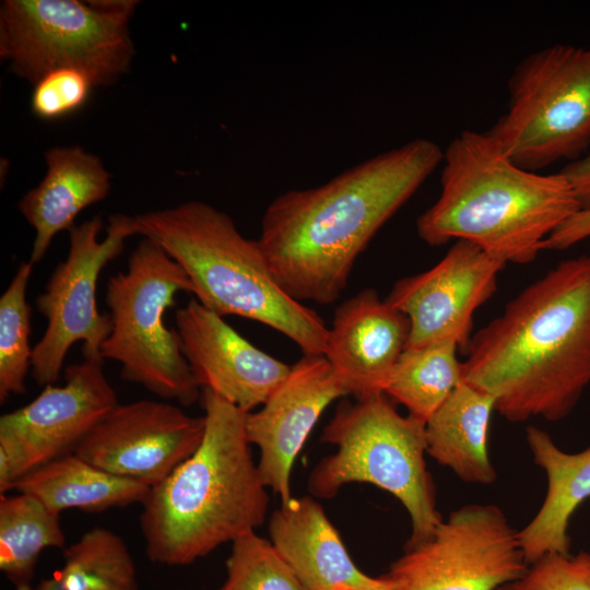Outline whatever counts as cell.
Masks as SVG:
<instances>
[{"label":"cell","instance_id":"cell-1","mask_svg":"<svg viewBox=\"0 0 590 590\" xmlns=\"http://www.w3.org/2000/svg\"><path fill=\"white\" fill-rule=\"evenodd\" d=\"M425 138L379 153L267 206L258 241L280 286L298 302L334 303L378 231L442 163Z\"/></svg>","mask_w":590,"mask_h":590},{"label":"cell","instance_id":"cell-2","mask_svg":"<svg viewBox=\"0 0 590 590\" xmlns=\"http://www.w3.org/2000/svg\"><path fill=\"white\" fill-rule=\"evenodd\" d=\"M463 381L507 421H559L590 384V255L559 262L477 331Z\"/></svg>","mask_w":590,"mask_h":590},{"label":"cell","instance_id":"cell-3","mask_svg":"<svg viewBox=\"0 0 590 590\" xmlns=\"http://www.w3.org/2000/svg\"><path fill=\"white\" fill-rule=\"evenodd\" d=\"M442 163L440 194L416 220L430 246L467 240L504 263L526 264L581 211L564 175L521 168L486 131L460 132Z\"/></svg>","mask_w":590,"mask_h":590},{"label":"cell","instance_id":"cell-4","mask_svg":"<svg viewBox=\"0 0 590 590\" xmlns=\"http://www.w3.org/2000/svg\"><path fill=\"white\" fill-rule=\"evenodd\" d=\"M204 434L196 451L141 503L153 563L185 566L255 532L267 517V486L246 436L247 412L202 389Z\"/></svg>","mask_w":590,"mask_h":590},{"label":"cell","instance_id":"cell-5","mask_svg":"<svg viewBox=\"0 0 590 590\" xmlns=\"http://www.w3.org/2000/svg\"><path fill=\"white\" fill-rule=\"evenodd\" d=\"M138 232L186 272L197 300L224 317L261 322L291 339L304 354L323 355L329 328L275 280L258 241L245 237L223 211L202 201L134 216Z\"/></svg>","mask_w":590,"mask_h":590},{"label":"cell","instance_id":"cell-6","mask_svg":"<svg viewBox=\"0 0 590 590\" xmlns=\"http://www.w3.org/2000/svg\"><path fill=\"white\" fill-rule=\"evenodd\" d=\"M321 441L337 450L311 470L308 491L329 499L349 483L373 484L394 496L411 519L410 547L428 540L442 521L426 467L425 422L401 415L386 394L343 402Z\"/></svg>","mask_w":590,"mask_h":590},{"label":"cell","instance_id":"cell-7","mask_svg":"<svg viewBox=\"0 0 590 590\" xmlns=\"http://www.w3.org/2000/svg\"><path fill=\"white\" fill-rule=\"evenodd\" d=\"M178 292L192 293L182 268L156 243L142 239L126 271L106 285L111 331L99 354L121 365V378L141 385L156 397L191 405L199 398L192 370L176 329L164 322Z\"/></svg>","mask_w":590,"mask_h":590},{"label":"cell","instance_id":"cell-8","mask_svg":"<svg viewBox=\"0 0 590 590\" xmlns=\"http://www.w3.org/2000/svg\"><path fill=\"white\" fill-rule=\"evenodd\" d=\"M131 0H4L0 5V58L33 85L49 71L75 68L95 86L126 74L134 56Z\"/></svg>","mask_w":590,"mask_h":590},{"label":"cell","instance_id":"cell-9","mask_svg":"<svg viewBox=\"0 0 590 590\" xmlns=\"http://www.w3.org/2000/svg\"><path fill=\"white\" fill-rule=\"evenodd\" d=\"M506 113L486 132L523 169L573 162L590 148V46L526 56L508 81Z\"/></svg>","mask_w":590,"mask_h":590},{"label":"cell","instance_id":"cell-10","mask_svg":"<svg viewBox=\"0 0 590 590\" xmlns=\"http://www.w3.org/2000/svg\"><path fill=\"white\" fill-rule=\"evenodd\" d=\"M102 219L96 215L69 231L70 247L64 261L51 273L36 307L46 318L42 339L33 346L32 373L37 385H54L70 347L83 342V355H101L111 331L109 314L96 306V285L102 270L121 253L125 241L139 234L134 216H109L106 235L99 239Z\"/></svg>","mask_w":590,"mask_h":590},{"label":"cell","instance_id":"cell-11","mask_svg":"<svg viewBox=\"0 0 590 590\" xmlns=\"http://www.w3.org/2000/svg\"><path fill=\"white\" fill-rule=\"evenodd\" d=\"M528 568L504 511L469 504L442 519L428 540L404 547L387 575L401 590H498Z\"/></svg>","mask_w":590,"mask_h":590},{"label":"cell","instance_id":"cell-12","mask_svg":"<svg viewBox=\"0 0 590 590\" xmlns=\"http://www.w3.org/2000/svg\"><path fill=\"white\" fill-rule=\"evenodd\" d=\"M506 263L457 240L433 268L400 279L386 298L410 320L406 347L453 342L467 352L477 308L497 290Z\"/></svg>","mask_w":590,"mask_h":590},{"label":"cell","instance_id":"cell-13","mask_svg":"<svg viewBox=\"0 0 590 590\" xmlns=\"http://www.w3.org/2000/svg\"><path fill=\"white\" fill-rule=\"evenodd\" d=\"M204 417L168 401L118 404L74 449L88 463L117 476L155 486L199 447Z\"/></svg>","mask_w":590,"mask_h":590},{"label":"cell","instance_id":"cell-14","mask_svg":"<svg viewBox=\"0 0 590 590\" xmlns=\"http://www.w3.org/2000/svg\"><path fill=\"white\" fill-rule=\"evenodd\" d=\"M64 380L45 386L28 404L0 417V442L21 452L28 473L72 453L119 404L101 355H83L69 365Z\"/></svg>","mask_w":590,"mask_h":590},{"label":"cell","instance_id":"cell-15","mask_svg":"<svg viewBox=\"0 0 590 590\" xmlns=\"http://www.w3.org/2000/svg\"><path fill=\"white\" fill-rule=\"evenodd\" d=\"M347 394L323 355L304 354L260 410L247 413L246 436L250 445L259 448L260 476L281 504L293 497V464L321 413Z\"/></svg>","mask_w":590,"mask_h":590},{"label":"cell","instance_id":"cell-16","mask_svg":"<svg viewBox=\"0 0 590 590\" xmlns=\"http://www.w3.org/2000/svg\"><path fill=\"white\" fill-rule=\"evenodd\" d=\"M175 321L182 353L200 388L247 413L262 405L291 370L197 299L177 309Z\"/></svg>","mask_w":590,"mask_h":590},{"label":"cell","instance_id":"cell-17","mask_svg":"<svg viewBox=\"0 0 590 590\" xmlns=\"http://www.w3.org/2000/svg\"><path fill=\"white\" fill-rule=\"evenodd\" d=\"M411 332L409 318L366 288L335 309L323 356L357 400L385 394Z\"/></svg>","mask_w":590,"mask_h":590},{"label":"cell","instance_id":"cell-18","mask_svg":"<svg viewBox=\"0 0 590 590\" xmlns=\"http://www.w3.org/2000/svg\"><path fill=\"white\" fill-rule=\"evenodd\" d=\"M270 541L304 590H375L371 577L352 560L323 508L311 496L292 497L269 519Z\"/></svg>","mask_w":590,"mask_h":590},{"label":"cell","instance_id":"cell-19","mask_svg":"<svg viewBox=\"0 0 590 590\" xmlns=\"http://www.w3.org/2000/svg\"><path fill=\"white\" fill-rule=\"evenodd\" d=\"M45 160L46 175L17 204L35 231L30 257L33 264L43 260L54 237L75 226L76 216L104 200L111 186V175L102 160L82 146H54Z\"/></svg>","mask_w":590,"mask_h":590},{"label":"cell","instance_id":"cell-20","mask_svg":"<svg viewBox=\"0 0 590 590\" xmlns=\"http://www.w3.org/2000/svg\"><path fill=\"white\" fill-rule=\"evenodd\" d=\"M527 444L547 481L540 509L518 531L526 560L531 565L546 554H570V518L590 498V446L578 452H566L536 426L527 428Z\"/></svg>","mask_w":590,"mask_h":590},{"label":"cell","instance_id":"cell-21","mask_svg":"<svg viewBox=\"0 0 590 590\" xmlns=\"http://www.w3.org/2000/svg\"><path fill=\"white\" fill-rule=\"evenodd\" d=\"M494 410L493 396L460 382L425 423L426 452L467 483H494L497 474L488 451Z\"/></svg>","mask_w":590,"mask_h":590},{"label":"cell","instance_id":"cell-22","mask_svg":"<svg viewBox=\"0 0 590 590\" xmlns=\"http://www.w3.org/2000/svg\"><path fill=\"white\" fill-rule=\"evenodd\" d=\"M150 488L108 473L72 452L33 470L13 489L35 497L60 514L67 509L98 512L141 504Z\"/></svg>","mask_w":590,"mask_h":590},{"label":"cell","instance_id":"cell-23","mask_svg":"<svg viewBox=\"0 0 590 590\" xmlns=\"http://www.w3.org/2000/svg\"><path fill=\"white\" fill-rule=\"evenodd\" d=\"M64 543L60 514L28 494H1L0 569L15 590H33L40 553Z\"/></svg>","mask_w":590,"mask_h":590},{"label":"cell","instance_id":"cell-24","mask_svg":"<svg viewBox=\"0 0 590 590\" xmlns=\"http://www.w3.org/2000/svg\"><path fill=\"white\" fill-rule=\"evenodd\" d=\"M458 349L453 342L406 347L392 369L385 394L426 423L463 381Z\"/></svg>","mask_w":590,"mask_h":590},{"label":"cell","instance_id":"cell-25","mask_svg":"<svg viewBox=\"0 0 590 590\" xmlns=\"http://www.w3.org/2000/svg\"><path fill=\"white\" fill-rule=\"evenodd\" d=\"M54 577L62 590H139L126 543L105 528L86 531L67 547L63 565Z\"/></svg>","mask_w":590,"mask_h":590},{"label":"cell","instance_id":"cell-26","mask_svg":"<svg viewBox=\"0 0 590 590\" xmlns=\"http://www.w3.org/2000/svg\"><path fill=\"white\" fill-rule=\"evenodd\" d=\"M34 264L28 260L17 268L0 297V402L11 394L26 392L25 378L32 367L30 345L32 309L26 288Z\"/></svg>","mask_w":590,"mask_h":590},{"label":"cell","instance_id":"cell-27","mask_svg":"<svg viewBox=\"0 0 590 590\" xmlns=\"http://www.w3.org/2000/svg\"><path fill=\"white\" fill-rule=\"evenodd\" d=\"M219 590H304L270 540L255 532L232 543Z\"/></svg>","mask_w":590,"mask_h":590},{"label":"cell","instance_id":"cell-28","mask_svg":"<svg viewBox=\"0 0 590 590\" xmlns=\"http://www.w3.org/2000/svg\"><path fill=\"white\" fill-rule=\"evenodd\" d=\"M93 87L95 84L91 76L80 69L49 71L33 85L32 113L46 121L69 117L84 107Z\"/></svg>","mask_w":590,"mask_h":590},{"label":"cell","instance_id":"cell-29","mask_svg":"<svg viewBox=\"0 0 590 590\" xmlns=\"http://www.w3.org/2000/svg\"><path fill=\"white\" fill-rule=\"evenodd\" d=\"M498 590H590V552L546 554Z\"/></svg>","mask_w":590,"mask_h":590},{"label":"cell","instance_id":"cell-30","mask_svg":"<svg viewBox=\"0 0 590 590\" xmlns=\"http://www.w3.org/2000/svg\"><path fill=\"white\" fill-rule=\"evenodd\" d=\"M588 237H590V210H581L546 239L545 249L564 250Z\"/></svg>","mask_w":590,"mask_h":590},{"label":"cell","instance_id":"cell-31","mask_svg":"<svg viewBox=\"0 0 590 590\" xmlns=\"http://www.w3.org/2000/svg\"><path fill=\"white\" fill-rule=\"evenodd\" d=\"M559 173L573 186L581 210H590V148L582 156L567 163Z\"/></svg>","mask_w":590,"mask_h":590},{"label":"cell","instance_id":"cell-32","mask_svg":"<svg viewBox=\"0 0 590 590\" xmlns=\"http://www.w3.org/2000/svg\"><path fill=\"white\" fill-rule=\"evenodd\" d=\"M33 590H62V589L58 585L56 578L52 576L51 578L42 579L33 588Z\"/></svg>","mask_w":590,"mask_h":590},{"label":"cell","instance_id":"cell-33","mask_svg":"<svg viewBox=\"0 0 590 590\" xmlns=\"http://www.w3.org/2000/svg\"><path fill=\"white\" fill-rule=\"evenodd\" d=\"M385 583L375 590H401V588L387 574H385Z\"/></svg>","mask_w":590,"mask_h":590}]
</instances>
